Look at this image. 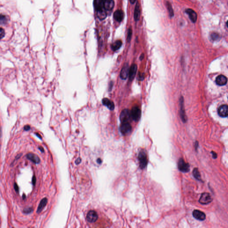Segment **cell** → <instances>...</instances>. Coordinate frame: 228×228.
Listing matches in <instances>:
<instances>
[{
  "mask_svg": "<svg viewBox=\"0 0 228 228\" xmlns=\"http://www.w3.org/2000/svg\"><path fill=\"white\" fill-rule=\"evenodd\" d=\"M138 159L140 162V167L141 169H144L148 164V158L144 151H140L138 156Z\"/></svg>",
  "mask_w": 228,
  "mask_h": 228,
  "instance_id": "6da1fadb",
  "label": "cell"
},
{
  "mask_svg": "<svg viewBox=\"0 0 228 228\" xmlns=\"http://www.w3.org/2000/svg\"><path fill=\"white\" fill-rule=\"evenodd\" d=\"M179 115L183 123H186L187 120L186 111H185V106H184V101L183 98L181 96L179 98Z\"/></svg>",
  "mask_w": 228,
  "mask_h": 228,
  "instance_id": "7a4b0ae2",
  "label": "cell"
},
{
  "mask_svg": "<svg viewBox=\"0 0 228 228\" xmlns=\"http://www.w3.org/2000/svg\"><path fill=\"white\" fill-rule=\"evenodd\" d=\"M131 118H132L131 111L128 109H123V110L121 111L119 116V119L122 123L129 122Z\"/></svg>",
  "mask_w": 228,
  "mask_h": 228,
  "instance_id": "3957f363",
  "label": "cell"
},
{
  "mask_svg": "<svg viewBox=\"0 0 228 228\" xmlns=\"http://www.w3.org/2000/svg\"><path fill=\"white\" fill-rule=\"evenodd\" d=\"M131 117L132 119L138 122L141 118V112L140 109L137 106H135L131 111Z\"/></svg>",
  "mask_w": 228,
  "mask_h": 228,
  "instance_id": "277c9868",
  "label": "cell"
},
{
  "mask_svg": "<svg viewBox=\"0 0 228 228\" xmlns=\"http://www.w3.org/2000/svg\"><path fill=\"white\" fill-rule=\"evenodd\" d=\"M178 167L179 169L182 172L187 173L190 170V166L189 164L186 163L183 159H180L178 163Z\"/></svg>",
  "mask_w": 228,
  "mask_h": 228,
  "instance_id": "5b68a950",
  "label": "cell"
},
{
  "mask_svg": "<svg viewBox=\"0 0 228 228\" xmlns=\"http://www.w3.org/2000/svg\"><path fill=\"white\" fill-rule=\"evenodd\" d=\"M129 69L130 67L128 63H126L123 65L120 74V77L122 80H126L127 78L129 76Z\"/></svg>",
  "mask_w": 228,
  "mask_h": 228,
  "instance_id": "8992f818",
  "label": "cell"
},
{
  "mask_svg": "<svg viewBox=\"0 0 228 228\" xmlns=\"http://www.w3.org/2000/svg\"><path fill=\"white\" fill-rule=\"evenodd\" d=\"M132 129V127L129 122H125L122 123V124L120 125V130L121 133L123 135H126L129 133Z\"/></svg>",
  "mask_w": 228,
  "mask_h": 228,
  "instance_id": "52a82bcc",
  "label": "cell"
},
{
  "mask_svg": "<svg viewBox=\"0 0 228 228\" xmlns=\"http://www.w3.org/2000/svg\"><path fill=\"white\" fill-rule=\"evenodd\" d=\"M211 196L208 193H204L201 195L199 200V202L201 204H206L212 201Z\"/></svg>",
  "mask_w": 228,
  "mask_h": 228,
  "instance_id": "ba28073f",
  "label": "cell"
},
{
  "mask_svg": "<svg viewBox=\"0 0 228 228\" xmlns=\"http://www.w3.org/2000/svg\"><path fill=\"white\" fill-rule=\"evenodd\" d=\"M98 215L96 212L94 210H90L87 213L86 219L87 221L90 223H93L97 220Z\"/></svg>",
  "mask_w": 228,
  "mask_h": 228,
  "instance_id": "9c48e42d",
  "label": "cell"
},
{
  "mask_svg": "<svg viewBox=\"0 0 228 228\" xmlns=\"http://www.w3.org/2000/svg\"><path fill=\"white\" fill-rule=\"evenodd\" d=\"M137 65L136 64L132 65L129 69V76H128L129 80L132 81L134 80L137 73Z\"/></svg>",
  "mask_w": 228,
  "mask_h": 228,
  "instance_id": "30bf717a",
  "label": "cell"
},
{
  "mask_svg": "<svg viewBox=\"0 0 228 228\" xmlns=\"http://www.w3.org/2000/svg\"><path fill=\"white\" fill-rule=\"evenodd\" d=\"M219 115L222 117H226L228 116V106L227 105H222L218 109Z\"/></svg>",
  "mask_w": 228,
  "mask_h": 228,
  "instance_id": "8fae6325",
  "label": "cell"
},
{
  "mask_svg": "<svg viewBox=\"0 0 228 228\" xmlns=\"http://www.w3.org/2000/svg\"><path fill=\"white\" fill-rule=\"evenodd\" d=\"M186 12L188 14L192 22L195 23L197 19V15L196 12L191 9H188L186 10Z\"/></svg>",
  "mask_w": 228,
  "mask_h": 228,
  "instance_id": "7c38bea8",
  "label": "cell"
},
{
  "mask_svg": "<svg viewBox=\"0 0 228 228\" xmlns=\"http://www.w3.org/2000/svg\"><path fill=\"white\" fill-rule=\"evenodd\" d=\"M192 214H193V216L194 217L198 220H204L206 217L205 214L202 212L200 211L199 210H195L193 212Z\"/></svg>",
  "mask_w": 228,
  "mask_h": 228,
  "instance_id": "4fadbf2b",
  "label": "cell"
},
{
  "mask_svg": "<svg viewBox=\"0 0 228 228\" xmlns=\"http://www.w3.org/2000/svg\"><path fill=\"white\" fill-rule=\"evenodd\" d=\"M115 5L113 0H105L103 2V7L105 10L111 11L113 9Z\"/></svg>",
  "mask_w": 228,
  "mask_h": 228,
  "instance_id": "5bb4252c",
  "label": "cell"
},
{
  "mask_svg": "<svg viewBox=\"0 0 228 228\" xmlns=\"http://www.w3.org/2000/svg\"><path fill=\"white\" fill-rule=\"evenodd\" d=\"M102 103L104 106H106L110 110H113L115 108V104L113 102L106 98H103L102 99Z\"/></svg>",
  "mask_w": 228,
  "mask_h": 228,
  "instance_id": "9a60e30c",
  "label": "cell"
},
{
  "mask_svg": "<svg viewBox=\"0 0 228 228\" xmlns=\"http://www.w3.org/2000/svg\"><path fill=\"white\" fill-rule=\"evenodd\" d=\"M27 159L33 162V163L35 164H38L40 163V159L39 157L36 154L30 153L26 155Z\"/></svg>",
  "mask_w": 228,
  "mask_h": 228,
  "instance_id": "2e32d148",
  "label": "cell"
},
{
  "mask_svg": "<svg viewBox=\"0 0 228 228\" xmlns=\"http://www.w3.org/2000/svg\"><path fill=\"white\" fill-rule=\"evenodd\" d=\"M216 82L218 85H225L227 82V78L223 75H220L217 78Z\"/></svg>",
  "mask_w": 228,
  "mask_h": 228,
  "instance_id": "e0dca14e",
  "label": "cell"
},
{
  "mask_svg": "<svg viewBox=\"0 0 228 228\" xmlns=\"http://www.w3.org/2000/svg\"><path fill=\"white\" fill-rule=\"evenodd\" d=\"M114 18L118 22H120L123 19V13L122 10H117L114 13Z\"/></svg>",
  "mask_w": 228,
  "mask_h": 228,
  "instance_id": "ac0fdd59",
  "label": "cell"
},
{
  "mask_svg": "<svg viewBox=\"0 0 228 228\" xmlns=\"http://www.w3.org/2000/svg\"><path fill=\"white\" fill-rule=\"evenodd\" d=\"M48 200L47 198H44L43 199L40 201V203L38 206L37 209V212L38 213H40L42 211V210L46 206Z\"/></svg>",
  "mask_w": 228,
  "mask_h": 228,
  "instance_id": "d6986e66",
  "label": "cell"
},
{
  "mask_svg": "<svg viewBox=\"0 0 228 228\" xmlns=\"http://www.w3.org/2000/svg\"><path fill=\"white\" fill-rule=\"evenodd\" d=\"M97 14L98 18L100 20H104V19L106 18L107 16V14L106 12L105 11L104 8L97 10Z\"/></svg>",
  "mask_w": 228,
  "mask_h": 228,
  "instance_id": "ffe728a7",
  "label": "cell"
},
{
  "mask_svg": "<svg viewBox=\"0 0 228 228\" xmlns=\"http://www.w3.org/2000/svg\"><path fill=\"white\" fill-rule=\"evenodd\" d=\"M140 16V9L139 2H137L135 7V12H134V18L136 21L139 20Z\"/></svg>",
  "mask_w": 228,
  "mask_h": 228,
  "instance_id": "44dd1931",
  "label": "cell"
},
{
  "mask_svg": "<svg viewBox=\"0 0 228 228\" xmlns=\"http://www.w3.org/2000/svg\"><path fill=\"white\" fill-rule=\"evenodd\" d=\"M122 45V42L121 40H117L111 46V49L113 51H116L121 47Z\"/></svg>",
  "mask_w": 228,
  "mask_h": 228,
  "instance_id": "7402d4cb",
  "label": "cell"
},
{
  "mask_svg": "<svg viewBox=\"0 0 228 228\" xmlns=\"http://www.w3.org/2000/svg\"><path fill=\"white\" fill-rule=\"evenodd\" d=\"M103 2L104 1L103 0H94V6L97 11L104 8Z\"/></svg>",
  "mask_w": 228,
  "mask_h": 228,
  "instance_id": "603a6c76",
  "label": "cell"
},
{
  "mask_svg": "<svg viewBox=\"0 0 228 228\" xmlns=\"http://www.w3.org/2000/svg\"><path fill=\"white\" fill-rule=\"evenodd\" d=\"M193 174H194V177L196 179L200 180V173L199 172L198 170V169L196 168V169H194V171H193Z\"/></svg>",
  "mask_w": 228,
  "mask_h": 228,
  "instance_id": "cb8c5ba5",
  "label": "cell"
},
{
  "mask_svg": "<svg viewBox=\"0 0 228 228\" xmlns=\"http://www.w3.org/2000/svg\"><path fill=\"white\" fill-rule=\"evenodd\" d=\"M167 7H168V10H169L170 15L171 17H173L174 15V13L172 5H171V4L170 3H168L167 4Z\"/></svg>",
  "mask_w": 228,
  "mask_h": 228,
  "instance_id": "d4e9b609",
  "label": "cell"
},
{
  "mask_svg": "<svg viewBox=\"0 0 228 228\" xmlns=\"http://www.w3.org/2000/svg\"><path fill=\"white\" fill-rule=\"evenodd\" d=\"M132 36V30L131 29H129V30H128L127 37V42H130V41H131Z\"/></svg>",
  "mask_w": 228,
  "mask_h": 228,
  "instance_id": "484cf974",
  "label": "cell"
},
{
  "mask_svg": "<svg viewBox=\"0 0 228 228\" xmlns=\"http://www.w3.org/2000/svg\"><path fill=\"white\" fill-rule=\"evenodd\" d=\"M32 210H33V209L31 208H27L24 209L23 212H24V213H26V214H29V213L32 212Z\"/></svg>",
  "mask_w": 228,
  "mask_h": 228,
  "instance_id": "4316f807",
  "label": "cell"
},
{
  "mask_svg": "<svg viewBox=\"0 0 228 228\" xmlns=\"http://www.w3.org/2000/svg\"><path fill=\"white\" fill-rule=\"evenodd\" d=\"M0 35H1V39L4 38V36L5 35V31L3 28H1L0 29Z\"/></svg>",
  "mask_w": 228,
  "mask_h": 228,
  "instance_id": "83f0119b",
  "label": "cell"
},
{
  "mask_svg": "<svg viewBox=\"0 0 228 228\" xmlns=\"http://www.w3.org/2000/svg\"><path fill=\"white\" fill-rule=\"evenodd\" d=\"M6 21V18L5 16L1 15V24L5 23Z\"/></svg>",
  "mask_w": 228,
  "mask_h": 228,
  "instance_id": "f1b7e54d",
  "label": "cell"
},
{
  "mask_svg": "<svg viewBox=\"0 0 228 228\" xmlns=\"http://www.w3.org/2000/svg\"><path fill=\"white\" fill-rule=\"evenodd\" d=\"M138 78L140 80H142L144 78V73H140L138 76Z\"/></svg>",
  "mask_w": 228,
  "mask_h": 228,
  "instance_id": "f546056e",
  "label": "cell"
},
{
  "mask_svg": "<svg viewBox=\"0 0 228 228\" xmlns=\"http://www.w3.org/2000/svg\"><path fill=\"white\" fill-rule=\"evenodd\" d=\"M212 37L213 40H216V39L218 38V35H217V34H215V33H213L212 35Z\"/></svg>",
  "mask_w": 228,
  "mask_h": 228,
  "instance_id": "4dcf8cb0",
  "label": "cell"
},
{
  "mask_svg": "<svg viewBox=\"0 0 228 228\" xmlns=\"http://www.w3.org/2000/svg\"><path fill=\"white\" fill-rule=\"evenodd\" d=\"M113 84H114V83H113V81L111 82L110 83V84H109V91H111V90H112V87H113Z\"/></svg>",
  "mask_w": 228,
  "mask_h": 228,
  "instance_id": "1f68e13d",
  "label": "cell"
},
{
  "mask_svg": "<svg viewBox=\"0 0 228 228\" xmlns=\"http://www.w3.org/2000/svg\"><path fill=\"white\" fill-rule=\"evenodd\" d=\"M81 162V159L80 158H78V159L76 160V162H75V163H76V164L77 165H79Z\"/></svg>",
  "mask_w": 228,
  "mask_h": 228,
  "instance_id": "d6a6232c",
  "label": "cell"
},
{
  "mask_svg": "<svg viewBox=\"0 0 228 228\" xmlns=\"http://www.w3.org/2000/svg\"><path fill=\"white\" fill-rule=\"evenodd\" d=\"M14 188L15 190L17 192H18V191H19V188H18V186L17 185L16 183H15L14 184Z\"/></svg>",
  "mask_w": 228,
  "mask_h": 228,
  "instance_id": "836d02e7",
  "label": "cell"
},
{
  "mask_svg": "<svg viewBox=\"0 0 228 228\" xmlns=\"http://www.w3.org/2000/svg\"><path fill=\"white\" fill-rule=\"evenodd\" d=\"M36 182V177L34 176H33V178H32V183L34 186H35V183Z\"/></svg>",
  "mask_w": 228,
  "mask_h": 228,
  "instance_id": "e575fe53",
  "label": "cell"
},
{
  "mask_svg": "<svg viewBox=\"0 0 228 228\" xmlns=\"http://www.w3.org/2000/svg\"><path fill=\"white\" fill-rule=\"evenodd\" d=\"M24 128L25 131H28L30 129V127L29 125H26L24 127Z\"/></svg>",
  "mask_w": 228,
  "mask_h": 228,
  "instance_id": "d590c367",
  "label": "cell"
},
{
  "mask_svg": "<svg viewBox=\"0 0 228 228\" xmlns=\"http://www.w3.org/2000/svg\"><path fill=\"white\" fill-rule=\"evenodd\" d=\"M97 162L98 163V164H101L102 162V161L101 159H100V158H98L97 160Z\"/></svg>",
  "mask_w": 228,
  "mask_h": 228,
  "instance_id": "8d00e7d4",
  "label": "cell"
},
{
  "mask_svg": "<svg viewBox=\"0 0 228 228\" xmlns=\"http://www.w3.org/2000/svg\"><path fill=\"white\" fill-rule=\"evenodd\" d=\"M144 54H142V55H140V60H142L144 59Z\"/></svg>",
  "mask_w": 228,
  "mask_h": 228,
  "instance_id": "74e56055",
  "label": "cell"
},
{
  "mask_svg": "<svg viewBox=\"0 0 228 228\" xmlns=\"http://www.w3.org/2000/svg\"><path fill=\"white\" fill-rule=\"evenodd\" d=\"M38 148L39 149V150H40V151H41V152H44V150L43 148L42 147H41V146H40V147H39Z\"/></svg>",
  "mask_w": 228,
  "mask_h": 228,
  "instance_id": "f35d334b",
  "label": "cell"
},
{
  "mask_svg": "<svg viewBox=\"0 0 228 228\" xmlns=\"http://www.w3.org/2000/svg\"><path fill=\"white\" fill-rule=\"evenodd\" d=\"M212 155H213V157L214 158H216L217 157V155L215 153L212 152Z\"/></svg>",
  "mask_w": 228,
  "mask_h": 228,
  "instance_id": "ab89813d",
  "label": "cell"
},
{
  "mask_svg": "<svg viewBox=\"0 0 228 228\" xmlns=\"http://www.w3.org/2000/svg\"><path fill=\"white\" fill-rule=\"evenodd\" d=\"M129 1H130V3L132 4H134L136 1V0H129Z\"/></svg>",
  "mask_w": 228,
  "mask_h": 228,
  "instance_id": "60d3db41",
  "label": "cell"
},
{
  "mask_svg": "<svg viewBox=\"0 0 228 228\" xmlns=\"http://www.w3.org/2000/svg\"><path fill=\"white\" fill-rule=\"evenodd\" d=\"M36 135L38 136V137H39V138H40L41 139H42V137H41V136H40V135H39V134H38V133H36Z\"/></svg>",
  "mask_w": 228,
  "mask_h": 228,
  "instance_id": "b9f144b4",
  "label": "cell"
},
{
  "mask_svg": "<svg viewBox=\"0 0 228 228\" xmlns=\"http://www.w3.org/2000/svg\"><path fill=\"white\" fill-rule=\"evenodd\" d=\"M226 25H227V27H228V20L227 22V23H226Z\"/></svg>",
  "mask_w": 228,
  "mask_h": 228,
  "instance_id": "7bdbcfd3",
  "label": "cell"
}]
</instances>
